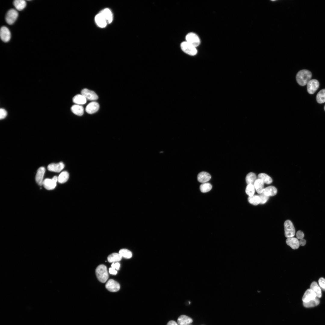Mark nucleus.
Returning a JSON list of instances; mask_svg holds the SVG:
<instances>
[{"instance_id":"obj_27","label":"nucleus","mask_w":325,"mask_h":325,"mask_svg":"<svg viewBox=\"0 0 325 325\" xmlns=\"http://www.w3.org/2000/svg\"><path fill=\"white\" fill-rule=\"evenodd\" d=\"M13 3L16 9L20 11L23 9L26 6V2L23 0H15Z\"/></svg>"},{"instance_id":"obj_16","label":"nucleus","mask_w":325,"mask_h":325,"mask_svg":"<svg viewBox=\"0 0 325 325\" xmlns=\"http://www.w3.org/2000/svg\"><path fill=\"white\" fill-rule=\"evenodd\" d=\"M286 243L287 245L294 249H298L300 245L298 239L293 237L288 238L286 240Z\"/></svg>"},{"instance_id":"obj_26","label":"nucleus","mask_w":325,"mask_h":325,"mask_svg":"<svg viewBox=\"0 0 325 325\" xmlns=\"http://www.w3.org/2000/svg\"><path fill=\"white\" fill-rule=\"evenodd\" d=\"M310 288L314 292L317 297L320 298L321 297V289L316 282H313L311 284Z\"/></svg>"},{"instance_id":"obj_29","label":"nucleus","mask_w":325,"mask_h":325,"mask_svg":"<svg viewBox=\"0 0 325 325\" xmlns=\"http://www.w3.org/2000/svg\"><path fill=\"white\" fill-rule=\"evenodd\" d=\"M258 178L262 180L264 183L267 184H270L272 182L271 178L267 174L264 173L259 174L258 176Z\"/></svg>"},{"instance_id":"obj_19","label":"nucleus","mask_w":325,"mask_h":325,"mask_svg":"<svg viewBox=\"0 0 325 325\" xmlns=\"http://www.w3.org/2000/svg\"><path fill=\"white\" fill-rule=\"evenodd\" d=\"M177 322L178 325H189L192 322L193 320L187 316L181 315L178 318Z\"/></svg>"},{"instance_id":"obj_35","label":"nucleus","mask_w":325,"mask_h":325,"mask_svg":"<svg viewBox=\"0 0 325 325\" xmlns=\"http://www.w3.org/2000/svg\"><path fill=\"white\" fill-rule=\"evenodd\" d=\"M119 253L122 257L126 258H130L132 256V252L126 249H120L119 251Z\"/></svg>"},{"instance_id":"obj_32","label":"nucleus","mask_w":325,"mask_h":325,"mask_svg":"<svg viewBox=\"0 0 325 325\" xmlns=\"http://www.w3.org/2000/svg\"><path fill=\"white\" fill-rule=\"evenodd\" d=\"M317 297L313 300L307 302H303L304 306L306 308H310L317 305L320 303V300Z\"/></svg>"},{"instance_id":"obj_30","label":"nucleus","mask_w":325,"mask_h":325,"mask_svg":"<svg viewBox=\"0 0 325 325\" xmlns=\"http://www.w3.org/2000/svg\"><path fill=\"white\" fill-rule=\"evenodd\" d=\"M69 178V174L67 171L61 172L58 177V181L60 183H63L67 181Z\"/></svg>"},{"instance_id":"obj_38","label":"nucleus","mask_w":325,"mask_h":325,"mask_svg":"<svg viewBox=\"0 0 325 325\" xmlns=\"http://www.w3.org/2000/svg\"><path fill=\"white\" fill-rule=\"evenodd\" d=\"M318 282L322 289L325 291V279L323 277H321L319 279Z\"/></svg>"},{"instance_id":"obj_34","label":"nucleus","mask_w":325,"mask_h":325,"mask_svg":"<svg viewBox=\"0 0 325 325\" xmlns=\"http://www.w3.org/2000/svg\"><path fill=\"white\" fill-rule=\"evenodd\" d=\"M248 200L250 203L254 205H258L260 202V198L257 195H254L252 197H249Z\"/></svg>"},{"instance_id":"obj_28","label":"nucleus","mask_w":325,"mask_h":325,"mask_svg":"<svg viewBox=\"0 0 325 325\" xmlns=\"http://www.w3.org/2000/svg\"><path fill=\"white\" fill-rule=\"evenodd\" d=\"M256 179V175L252 172L248 173L246 177V181L247 185L251 184L254 185Z\"/></svg>"},{"instance_id":"obj_4","label":"nucleus","mask_w":325,"mask_h":325,"mask_svg":"<svg viewBox=\"0 0 325 325\" xmlns=\"http://www.w3.org/2000/svg\"><path fill=\"white\" fill-rule=\"evenodd\" d=\"M181 47L184 52L189 55L193 56L197 54L196 47L186 41L181 43Z\"/></svg>"},{"instance_id":"obj_36","label":"nucleus","mask_w":325,"mask_h":325,"mask_svg":"<svg viewBox=\"0 0 325 325\" xmlns=\"http://www.w3.org/2000/svg\"><path fill=\"white\" fill-rule=\"evenodd\" d=\"M245 192L249 197L253 196L255 192V188L254 185L251 184L247 185L246 189Z\"/></svg>"},{"instance_id":"obj_1","label":"nucleus","mask_w":325,"mask_h":325,"mask_svg":"<svg viewBox=\"0 0 325 325\" xmlns=\"http://www.w3.org/2000/svg\"><path fill=\"white\" fill-rule=\"evenodd\" d=\"M312 73L307 70H302L299 71L296 76V80L297 83L301 86H304L307 84L311 80Z\"/></svg>"},{"instance_id":"obj_3","label":"nucleus","mask_w":325,"mask_h":325,"mask_svg":"<svg viewBox=\"0 0 325 325\" xmlns=\"http://www.w3.org/2000/svg\"><path fill=\"white\" fill-rule=\"evenodd\" d=\"M285 235L287 238L294 237L295 230L292 222L290 220H286L284 224Z\"/></svg>"},{"instance_id":"obj_21","label":"nucleus","mask_w":325,"mask_h":325,"mask_svg":"<svg viewBox=\"0 0 325 325\" xmlns=\"http://www.w3.org/2000/svg\"><path fill=\"white\" fill-rule=\"evenodd\" d=\"M104 17L105 18L107 23H110L113 20V14L111 11L108 8L104 9L101 12Z\"/></svg>"},{"instance_id":"obj_10","label":"nucleus","mask_w":325,"mask_h":325,"mask_svg":"<svg viewBox=\"0 0 325 325\" xmlns=\"http://www.w3.org/2000/svg\"><path fill=\"white\" fill-rule=\"evenodd\" d=\"M81 94L84 96L86 99L89 100L95 101L98 98V96L94 92L87 88H84L82 89L81 91Z\"/></svg>"},{"instance_id":"obj_11","label":"nucleus","mask_w":325,"mask_h":325,"mask_svg":"<svg viewBox=\"0 0 325 325\" xmlns=\"http://www.w3.org/2000/svg\"><path fill=\"white\" fill-rule=\"evenodd\" d=\"M0 37L2 40L6 42L10 39L11 33L8 29L5 26H2L0 29Z\"/></svg>"},{"instance_id":"obj_8","label":"nucleus","mask_w":325,"mask_h":325,"mask_svg":"<svg viewBox=\"0 0 325 325\" xmlns=\"http://www.w3.org/2000/svg\"><path fill=\"white\" fill-rule=\"evenodd\" d=\"M105 287L109 291L115 292L119 290L120 286L119 283L117 281L111 279L109 280L106 283Z\"/></svg>"},{"instance_id":"obj_22","label":"nucleus","mask_w":325,"mask_h":325,"mask_svg":"<svg viewBox=\"0 0 325 325\" xmlns=\"http://www.w3.org/2000/svg\"><path fill=\"white\" fill-rule=\"evenodd\" d=\"M73 101L74 103L79 105L85 104L87 99L82 94H78L74 97Z\"/></svg>"},{"instance_id":"obj_12","label":"nucleus","mask_w":325,"mask_h":325,"mask_svg":"<svg viewBox=\"0 0 325 325\" xmlns=\"http://www.w3.org/2000/svg\"><path fill=\"white\" fill-rule=\"evenodd\" d=\"M65 165L62 162L58 163H52L49 164L47 167L48 170L50 171L59 172L64 167Z\"/></svg>"},{"instance_id":"obj_33","label":"nucleus","mask_w":325,"mask_h":325,"mask_svg":"<svg viewBox=\"0 0 325 325\" xmlns=\"http://www.w3.org/2000/svg\"><path fill=\"white\" fill-rule=\"evenodd\" d=\"M212 185L208 182L202 183L200 187L201 191L202 193H206L209 191L212 188Z\"/></svg>"},{"instance_id":"obj_6","label":"nucleus","mask_w":325,"mask_h":325,"mask_svg":"<svg viewBox=\"0 0 325 325\" xmlns=\"http://www.w3.org/2000/svg\"><path fill=\"white\" fill-rule=\"evenodd\" d=\"M186 41L196 47L200 43V39L198 36L193 32L188 33L186 36Z\"/></svg>"},{"instance_id":"obj_2","label":"nucleus","mask_w":325,"mask_h":325,"mask_svg":"<svg viewBox=\"0 0 325 325\" xmlns=\"http://www.w3.org/2000/svg\"><path fill=\"white\" fill-rule=\"evenodd\" d=\"M95 273L98 279L101 283H105L108 278L107 267L104 265H100L97 267Z\"/></svg>"},{"instance_id":"obj_15","label":"nucleus","mask_w":325,"mask_h":325,"mask_svg":"<svg viewBox=\"0 0 325 325\" xmlns=\"http://www.w3.org/2000/svg\"><path fill=\"white\" fill-rule=\"evenodd\" d=\"M99 108V105L98 102L92 101L87 105L85 108V111L88 113L92 114L97 112Z\"/></svg>"},{"instance_id":"obj_13","label":"nucleus","mask_w":325,"mask_h":325,"mask_svg":"<svg viewBox=\"0 0 325 325\" xmlns=\"http://www.w3.org/2000/svg\"><path fill=\"white\" fill-rule=\"evenodd\" d=\"M45 171V169L43 167H40L37 170L35 179L37 183L40 186L43 184L44 181L43 178Z\"/></svg>"},{"instance_id":"obj_9","label":"nucleus","mask_w":325,"mask_h":325,"mask_svg":"<svg viewBox=\"0 0 325 325\" xmlns=\"http://www.w3.org/2000/svg\"><path fill=\"white\" fill-rule=\"evenodd\" d=\"M319 86V83L317 80L312 79L310 80L307 84V90L308 92L311 94H313L318 89Z\"/></svg>"},{"instance_id":"obj_37","label":"nucleus","mask_w":325,"mask_h":325,"mask_svg":"<svg viewBox=\"0 0 325 325\" xmlns=\"http://www.w3.org/2000/svg\"><path fill=\"white\" fill-rule=\"evenodd\" d=\"M258 195L260 198V204H263L265 203L268 200L269 197L262 193Z\"/></svg>"},{"instance_id":"obj_41","label":"nucleus","mask_w":325,"mask_h":325,"mask_svg":"<svg viewBox=\"0 0 325 325\" xmlns=\"http://www.w3.org/2000/svg\"><path fill=\"white\" fill-rule=\"evenodd\" d=\"M111 266L113 268L115 269L118 270L120 268V264L118 262L115 263H113L112 264Z\"/></svg>"},{"instance_id":"obj_18","label":"nucleus","mask_w":325,"mask_h":325,"mask_svg":"<svg viewBox=\"0 0 325 325\" xmlns=\"http://www.w3.org/2000/svg\"><path fill=\"white\" fill-rule=\"evenodd\" d=\"M211 177L210 175L208 173L202 172L198 174L197 179L199 182L203 183L207 182L210 179Z\"/></svg>"},{"instance_id":"obj_17","label":"nucleus","mask_w":325,"mask_h":325,"mask_svg":"<svg viewBox=\"0 0 325 325\" xmlns=\"http://www.w3.org/2000/svg\"><path fill=\"white\" fill-rule=\"evenodd\" d=\"M95 20L97 25L101 28L105 27L107 23L105 18L100 12L96 16Z\"/></svg>"},{"instance_id":"obj_24","label":"nucleus","mask_w":325,"mask_h":325,"mask_svg":"<svg viewBox=\"0 0 325 325\" xmlns=\"http://www.w3.org/2000/svg\"><path fill=\"white\" fill-rule=\"evenodd\" d=\"M254 185L258 193L260 194L262 192L264 189V183L262 180L258 178L257 179Z\"/></svg>"},{"instance_id":"obj_31","label":"nucleus","mask_w":325,"mask_h":325,"mask_svg":"<svg viewBox=\"0 0 325 325\" xmlns=\"http://www.w3.org/2000/svg\"><path fill=\"white\" fill-rule=\"evenodd\" d=\"M317 102L319 104L325 102V89L320 90L317 93L316 97Z\"/></svg>"},{"instance_id":"obj_40","label":"nucleus","mask_w":325,"mask_h":325,"mask_svg":"<svg viewBox=\"0 0 325 325\" xmlns=\"http://www.w3.org/2000/svg\"><path fill=\"white\" fill-rule=\"evenodd\" d=\"M296 238L298 239H301L303 238L304 234L303 232L301 231H298L296 233Z\"/></svg>"},{"instance_id":"obj_42","label":"nucleus","mask_w":325,"mask_h":325,"mask_svg":"<svg viewBox=\"0 0 325 325\" xmlns=\"http://www.w3.org/2000/svg\"><path fill=\"white\" fill-rule=\"evenodd\" d=\"M109 272L110 274L113 275H116L117 273V271L112 267L109 268Z\"/></svg>"},{"instance_id":"obj_45","label":"nucleus","mask_w":325,"mask_h":325,"mask_svg":"<svg viewBox=\"0 0 325 325\" xmlns=\"http://www.w3.org/2000/svg\"><path fill=\"white\" fill-rule=\"evenodd\" d=\"M324 110L325 111V106L324 107Z\"/></svg>"},{"instance_id":"obj_5","label":"nucleus","mask_w":325,"mask_h":325,"mask_svg":"<svg viewBox=\"0 0 325 325\" xmlns=\"http://www.w3.org/2000/svg\"><path fill=\"white\" fill-rule=\"evenodd\" d=\"M18 14L15 9H11L7 12L5 16V20L9 25L13 24L16 20L18 17Z\"/></svg>"},{"instance_id":"obj_25","label":"nucleus","mask_w":325,"mask_h":325,"mask_svg":"<svg viewBox=\"0 0 325 325\" xmlns=\"http://www.w3.org/2000/svg\"><path fill=\"white\" fill-rule=\"evenodd\" d=\"M122 256L119 253H113L107 257V260L110 263L117 262L120 261L122 259Z\"/></svg>"},{"instance_id":"obj_43","label":"nucleus","mask_w":325,"mask_h":325,"mask_svg":"<svg viewBox=\"0 0 325 325\" xmlns=\"http://www.w3.org/2000/svg\"><path fill=\"white\" fill-rule=\"evenodd\" d=\"M299 241V245L301 246H304L306 244V240L303 238L300 240Z\"/></svg>"},{"instance_id":"obj_44","label":"nucleus","mask_w":325,"mask_h":325,"mask_svg":"<svg viewBox=\"0 0 325 325\" xmlns=\"http://www.w3.org/2000/svg\"><path fill=\"white\" fill-rule=\"evenodd\" d=\"M166 325H178V324L174 320H171Z\"/></svg>"},{"instance_id":"obj_7","label":"nucleus","mask_w":325,"mask_h":325,"mask_svg":"<svg viewBox=\"0 0 325 325\" xmlns=\"http://www.w3.org/2000/svg\"><path fill=\"white\" fill-rule=\"evenodd\" d=\"M57 181L58 177L55 176L51 179L46 178L44 180L42 185L47 190H52L55 187Z\"/></svg>"},{"instance_id":"obj_14","label":"nucleus","mask_w":325,"mask_h":325,"mask_svg":"<svg viewBox=\"0 0 325 325\" xmlns=\"http://www.w3.org/2000/svg\"><path fill=\"white\" fill-rule=\"evenodd\" d=\"M317 297L314 292L311 289H308L304 293L302 300L304 302H307L315 299Z\"/></svg>"},{"instance_id":"obj_23","label":"nucleus","mask_w":325,"mask_h":325,"mask_svg":"<svg viewBox=\"0 0 325 325\" xmlns=\"http://www.w3.org/2000/svg\"><path fill=\"white\" fill-rule=\"evenodd\" d=\"M71 109L74 114L79 116H81L84 113V110L83 107L79 105H73L71 107Z\"/></svg>"},{"instance_id":"obj_39","label":"nucleus","mask_w":325,"mask_h":325,"mask_svg":"<svg viewBox=\"0 0 325 325\" xmlns=\"http://www.w3.org/2000/svg\"><path fill=\"white\" fill-rule=\"evenodd\" d=\"M7 115V112L4 109L1 108L0 110V119H4Z\"/></svg>"},{"instance_id":"obj_20","label":"nucleus","mask_w":325,"mask_h":325,"mask_svg":"<svg viewBox=\"0 0 325 325\" xmlns=\"http://www.w3.org/2000/svg\"><path fill=\"white\" fill-rule=\"evenodd\" d=\"M277 192L276 188L274 186H270L264 188L262 193L269 197L276 195Z\"/></svg>"}]
</instances>
